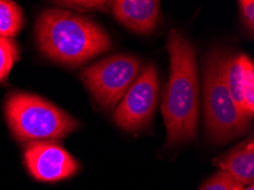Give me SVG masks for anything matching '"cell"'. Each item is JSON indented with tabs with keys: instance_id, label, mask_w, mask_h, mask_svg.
Segmentation results:
<instances>
[{
	"instance_id": "5bb4252c",
	"label": "cell",
	"mask_w": 254,
	"mask_h": 190,
	"mask_svg": "<svg viewBox=\"0 0 254 190\" xmlns=\"http://www.w3.org/2000/svg\"><path fill=\"white\" fill-rule=\"evenodd\" d=\"M244 186L225 171H219L209 178L198 190H242Z\"/></svg>"
},
{
	"instance_id": "7c38bea8",
	"label": "cell",
	"mask_w": 254,
	"mask_h": 190,
	"mask_svg": "<svg viewBox=\"0 0 254 190\" xmlns=\"http://www.w3.org/2000/svg\"><path fill=\"white\" fill-rule=\"evenodd\" d=\"M18 60V47L11 39L0 37V82L9 74L15 62Z\"/></svg>"
},
{
	"instance_id": "e0dca14e",
	"label": "cell",
	"mask_w": 254,
	"mask_h": 190,
	"mask_svg": "<svg viewBox=\"0 0 254 190\" xmlns=\"http://www.w3.org/2000/svg\"><path fill=\"white\" fill-rule=\"evenodd\" d=\"M242 190H254V187H253V186H249L248 188H245V189L243 188Z\"/></svg>"
},
{
	"instance_id": "7a4b0ae2",
	"label": "cell",
	"mask_w": 254,
	"mask_h": 190,
	"mask_svg": "<svg viewBox=\"0 0 254 190\" xmlns=\"http://www.w3.org/2000/svg\"><path fill=\"white\" fill-rule=\"evenodd\" d=\"M36 36L45 56L70 66L82 65L112 48V40L101 26L65 9L45 10L38 18Z\"/></svg>"
},
{
	"instance_id": "3957f363",
	"label": "cell",
	"mask_w": 254,
	"mask_h": 190,
	"mask_svg": "<svg viewBox=\"0 0 254 190\" xmlns=\"http://www.w3.org/2000/svg\"><path fill=\"white\" fill-rule=\"evenodd\" d=\"M226 56L214 49L204 65L203 97L206 133L213 141L226 143L246 133L249 119L242 113L230 96L225 81Z\"/></svg>"
},
{
	"instance_id": "4fadbf2b",
	"label": "cell",
	"mask_w": 254,
	"mask_h": 190,
	"mask_svg": "<svg viewBox=\"0 0 254 190\" xmlns=\"http://www.w3.org/2000/svg\"><path fill=\"white\" fill-rule=\"evenodd\" d=\"M244 106L248 118H252L254 114V66L253 62L245 55L244 62Z\"/></svg>"
},
{
	"instance_id": "2e32d148",
	"label": "cell",
	"mask_w": 254,
	"mask_h": 190,
	"mask_svg": "<svg viewBox=\"0 0 254 190\" xmlns=\"http://www.w3.org/2000/svg\"><path fill=\"white\" fill-rule=\"evenodd\" d=\"M240 6L243 14L246 25L249 26L250 31L254 29V1L253 0H241Z\"/></svg>"
},
{
	"instance_id": "30bf717a",
	"label": "cell",
	"mask_w": 254,
	"mask_h": 190,
	"mask_svg": "<svg viewBox=\"0 0 254 190\" xmlns=\"http://www.w3.org/2000/svg\"><path fill=\"white\" fill-rule=\"evenodd\" d=\"M244 54L234 57H227L225 61V81L228 88V91L232 96L235 104L240 108L246 116L245 106H244V97H243V89H244ZM248 118V116H246ZM249 119V118H248Z\"/></svg>"
},
{
	"instance_id": "9a60e30c",
	"label": "cell",
	"mask_w": 254,
	"mask_h": 190,
	"mask_svg": "<svg viewBox=\"0 0 254 190\" xmlns=\"http://www.w3.org/2000/svg\"><path fill=\"white\" fill-rule=\"evenodd\" d=\"M61 6L71 7L73 9H76L79 11H86V10H107V7L112 5L110 1H92V0H84V1H57Z\"/></svg>"
},
{
	"instance_id": "9c48e42d",
	"label": "cell",
	"mask_w": 254,
	"mask_h": 190,
	"mask_svg": "<svg viewBox=\"0 0 254 190\" xmlns=\"http://www.w3.org/2000/svg\"><path fill=\"white\" fill-rule=\"evenodd\" d=\"M214 165L229 173L243 186H253L254 181V142L244 141L225 155L217 157Z\"/></svg>"
},
{
	"instance_id": "8fae6325",
	"label": "cell",
	"mask_w": 254,
	"mask_h": 190,
	"mask_svg": "<svg viewBox=\"0 0 254 190\" xmlns=\"http://www.w3.org/2000/svg\"><path fill=\"white\" fill-rule=\"evenodd\" d=\"M23 26L21 7L14 1L0 0V37L13 38L17 36Z\"/></svg>"
},
{
	"instance_id": "277c9868",
	"label": "cell",
	"mask_w": 254,
	"mask_h": 190,
	"mask_svg": "<svg viewBox=\"0 0 254 190\" xmlns=\"http://www.w3.org/2000/svg\"><path fill=\"white\" fill-rule=\"evenodd\" d=\"M5 114L11 133L18 141H55L78 127L67 113L41 97L18 92L9 96Z\"/></svg>"
},
{
	"instance_id": "6da1fadb",
	"label": "cell",
	"mask_w": 254,
	"mask_h": 190,
	"mask_svg": "<svg viewBox=\"0 0 254 190\" xmlns=\"http://www.w3.org/2000/svg\"><path fill=\"white\" fill-rule=\"evenodd\" d=\"M170 77L162 104L167 145L194 140L199 116V83L194 46L177 30L168 39Z\"/></svg>"
},
{
	"instance_id": "ba28073f",
	"label": "cell",
	"mask_w": 254,
	"mask_h": 190,
	"mask_svg": "<svg viewBox=\"0 0 254 190\" xmlns=\"http://www.w3.org/2000/svg\"><path fill=\"white\" fill-rule=\"evenodd\" d=\"M161 2L155 0H117L112 2L114 17L140 34L152 33L160 16Z\"/></svg>"
},
{
	"instance_id": "8992f818",
	"label": "cell",
	"mask_w": 254,
	"mask_h": 190,
	"mask_svg": "<svg viewBox=\"0 0 254 190\" xmlns=\"http://www.w3.org/2000/svg\"><path fill=\"white\" fill-rule=\"evenodd\" d=\"M159 87L155 65H148L122 97L113 115L114 122L128 132H137L147 127L155 113Z\"/></svg>"
},
{
	"instance_id": "52a82bcc",
	"label": "cell",
	"mask_w": 254,
	"mask_h": 190,
	"mask_svg": "<svg viewBox=\"0 0 254 190\" xmlns=\"http://www.w3.org/2000/svg\"><path fill=\"white\" fill-rule=\"evenodd\" d=\"M24 164L34 180L55 184L74 177L79 162L55 141L30 142L24 152Z\"/></svg>"
},
{
	"instance_id": "5b68a950",
	"label": "cell",
	"mask_w": 254,
	"mask_h": 190,
	"mask_svg": "<svg viewBox=\"0 0 254 190\" xmlns=\"http://www.w3.org/2000/svg\"><path fill=\"white\" fill-rule=\"evenodd\" d=\"M141 71L138 58L113 55L98 61L82 71V80L99 106L113 110Z\"/></svg>"
}]
</instances>
